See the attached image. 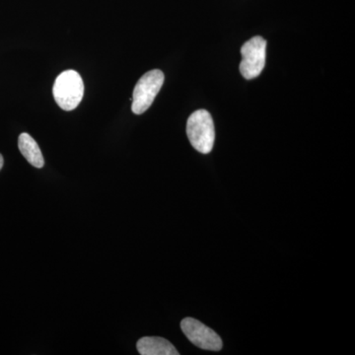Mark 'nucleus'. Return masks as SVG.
<instances>
[{"instance_id": "3", "label": "nucleus", "mask_w": 355, "mask_h": 355, "mask_svg": "<svg viewBox=\"0 0 355 355\" xmlns=\"http://www.w3.org/2000/svg\"><path fill=\"white\" fill-rule=\"evenodd\" d=\"M164 79V73L159 69L150 70L141 76L133 90V113L141 114L150 108L159 91L162 88Z\"/></svg>"}, {"instance_id": "4", "label": "nucleus", "mask_w": 355, "mask_h": 355, "mask_svg": "<svg viewBox=\"0 0 355 355\" xmlns=\"http://www.w3.org/2000/svg\"><path fill=\"white\" fill-rule=\"evenodd\" d=\"M266 41L263 37H254L241 48L242 62L240 72L248 80L256 78L261 73L266 65Z\"/></svg>"}, {"instance_id": "2", "label": "nucleus", "mask_w": 355, "mask_h": 355, "mask_svg": "<svg viewBox=\"0 0 355 355\" xmlns=\"http://www.w3.org/2000/svg\"><path fill=\"white\" fill-rule=\"evenodd\" d=\"M53 97L58 106L64 111H72L83 101L84 84L80 74L76 70H67L55 79Z\"/></svg>"}, {"instance_id": "6", "label": "nucleus", "mask_w": 355, "mask_h": 355, "mask_svg": "<svg viewBox=\"0 0 355 355\" xmlns=\"http://www.w3.org/2000/svg\"><path fill=\"white\" fill-rule=\"evenodd\" d=\"M137 350L141 355H179L169 340L159 336H144L137 343Z\"/></svg>"}, {"instance_id": "5", "label": "nucleus", "mask_w": 355, "mask_h": 355, "mask_svg": "<svg viewBox=\"0 0 355 355\" xmlns=\"http://www.w3.org/2000/svg\"><path fill=\"white\" fill-rule=\"evenodd\" d=\"M182 331L191 343L200 349L219 352L222 340L216 331L193 318H186L181 322Z\"/></svg>"}, {"instance_id": "8", "label": "nucleus", "mask_w": 355, "mask_h": 355, "mask_svg": "<svg viewBox=\"0 0 355 355\" xmlns=\"http://www.w3.org/2000/svg\"><path fill=\"white\" fill-rule=\"evenodd\" d=\"M3 163H4L3 157H2L1 154H0V170H1L2 167H3Z\"/></svg>"}, {"instance_id": "7", "label": "nucleus", "mask_w": 355, "mask_h": 355, "mask_svg": "<svg viewBox=\"0 0 355 355\" xmlns=\"http://www.w3.org/2000/svg\"><path fill=\"white\" fill-rule=\"evenodd\" d=\"M18 147H19L20 153L30 164L38 169L44 167L43 154H42L36 140L33 139L29 133H21L19 139H18Z\"/></svg>"}, {"instance_id": "1", "label": "nucleus", "mask_w": 355, "mask_h": 355, "mask_svg": "<svg viewBox=\"0 0 355 355\" xmlns=\"http://www.w3.org/2000/svg\"><path fill=\"white\" fill-rule=\"evenodd\" d=\"M187 135L191 146L202 154L211 153L216 140L214 120L209 112H193L187 123Z\"/></svg>"}]
</instances>
